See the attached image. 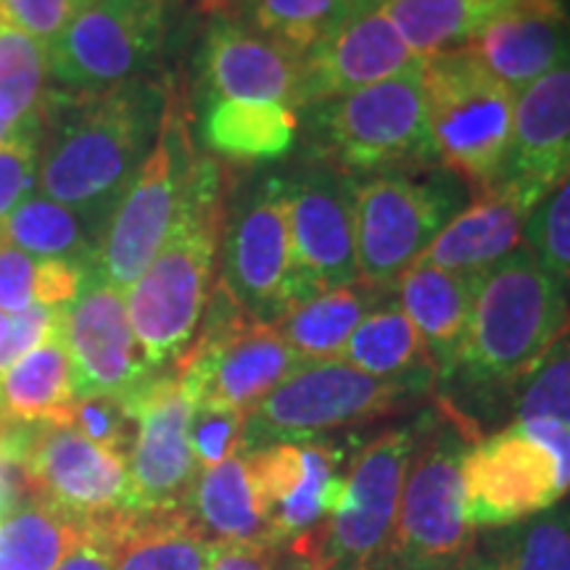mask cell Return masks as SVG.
Wrapping results in <instances>:
<instances>
[{"label":"cell","instance_id":"74e56055","mask_svg":"<svg viewBox=\"0 0 570 570\" xmlns=\"http://www.w3.org/2000/svg\"><path fill=\"white\" fill-rule=\"evenodd\" d=\"M48 48L0 19V125L9 130L40 119Z\"/></svg>","mask_w":570,"mask_h":570},{"label":"cell","instance_id":"9a60e30c","mask_svg":"<svg viewBox=\"0 0 570 570\" xmlns=\"http://www.w3.org/2000/svg\"><path fill=\"white\" fill-rule=\"evenodd\" d=\"M291 275L285 177L273 175L225 219L219 285L244 315L273 325L294 309Z\"/></svg>","mask_w":570,"mask_h":570},{"label":"cell","instance_id":"6da1fadb","mask_svg":"<svg viewBox=\"0 0 570 570\" xmlns=\"http://www.w3.org/2000/svg\"><path fill=\"white\" fill-rule=\"evenodd\" d=\"M51 98L40 111L51 132L40 148L38 185L51 202L109 219L140 164L151 151L164 92L146 77L104 92Z\"/></svg>","mask_w":570,"mask_h":570},{"label":"cell","instance_id":"6f0895ef","mask_svg":"<svg viewBox=\"0 0 570 570\" xmlns=\"http://www.w3.org/2000/svg\"><path fill=\"white\" fill-rule=\"evenodd\" d=\"M0 19H3V17H0Z\"/></svg>","mask_w":570,"mask_h":570},{"label":"cell","instance_id":"9c48e42d","mask_svg":"<svg viewBox=\"0 0 570 570\" xmlns=\"http://www.w3.org/2000/svg\"><path fill=\"white\" fill-rule=\"evenodd\" d=\"M202 323L194 344L175 362L190 404H217L246 415L306 362L275 325L244 315L223 285L214 291Z\"/></svg>","mask_w":570,"mask_h":570},{"label":"cell","instance_id":"f546056e","mask_svg":"<svg viewBox=\"0 0 570 570\" xmlns=\"http://www.w3.org/2000/svg\"><path fill=\"white\" fill-rule=\"evenodd\" d=\"M348 365L386 381L436 383L428 348L399 298L391 294L356 325L341 354Z\"/></svg>","mask_w":570,"mask_h":570},{"label":"cell","instance_id":"5b68a950","mask_svg":"<svg viewBox=\"0 0 570 570\" xmlns=\"http://www.w3.org/2000/svg\"><path fill=\"white\" fill-rule=\"evenodd\" d=\"M306 111L312 154L354 180L439 161L425 111L423 67Z\"/></svg>","mask_w":570,"mask_h":570},{"label":"cell","instance_id":"f1b7e54d","mask_svg":"<svg viewBox=\"0 0 570 570\" xmlns=\"http://www.w3.org/2000/svg\"><path fill=\"white\" fill-rule=\"evenodd\" d=\"M389 296L365 283L344 285L296 304L273 325L302 360H341L356 325Z\"/></svg>","mask_w":570,"mask_h":570},{"label":"cell","instance_id":"d4e9b609","mask_svg":"<svg viewBox=\"0 0 570 570\" xmlns=\"http://www.w3.org/2000/svg\"><path fill=\"white\" fill-rule=\"evenodd\" d=\"M529 214V206L508 190L494 188L489 194H479V202L441 227L417 262L449 273L487 275L523 244Z\"/></svg>","mask_w":570,"mask_h":570},{"label":"cell","instance_id":"ba28073f","mask_svg":"<svg viewBox=\"0 0 570 570\" xmlns=\"http://www.w3.org/2000/svg\"><path fill=\"white\" fill-rule=\"evenodd\" d=\"M423 96L439 161L479 194L494 190L510 151L515 92L460 48L423 61Z\"/></svg>","mask_w":570,"mask_h":570},{"label":"cell","instance_id":"9f6ffc18","mask_svg":"<svg viewBox=\"0 0 570 570\" xmlns=\"http://www.w3.org/2000/svg\"><path fill=\"white\" fill-rule=\"evenodd\" d=\"M0 425H3V420H0Z\"/></svg>","mask_w":570,"mask_h":570},{"label":"cell","instance_id":"30bf717a","mask_svg":"<svg viewBox=\"0 0 570 570\" xmlns=\"http://www.w3.org/2000/svg\"><path fill=\"white\" fill-rule=\"evenodd\" d=\"M423 417L389 428L365 444L346 470L344 502L323 529L291 541L323 570H377L394 537L399 499L415 454Z\"/></svg>","mask_w":570,"mask_h":570},{"label":"cell","instance_id":"4dcf8cb0","mask_svg":"<svg viewBox=\"0 0 570 570\" xmlns=\"http://www.w3.org/2000/svg\"><path fill=\"white\" fill-rule=\"evenodd\" d=\"M104 219L75 212L46 196L24 198L0 225V244L13 246L40 259H63L75 265H96Z\"/></svg>","mask_w":570,"mask_h":570},{"label":"cell","instance_id":"e575fe53","mask_svg":"<svg viewBox=\"0 0 570 570\" xmlns=\"http://www.w3.org/2000/svg\"><path fill=\"white\" fill-rule=\"evenodd\" d=\"M82 525L42 499H27L0 518V570H56Z\"/></svg>","mask_w":570,"mask_h":570},{"label":"cell","instance_id":"7bdbcfd3","mask_svg":"<svg viewBox=\"0 0 570 570\" xmlns=\"http://www.w3.org/2000/svg\"><path fill=\"white\" fill-rule=\"evenodd\" d=\"M244 420V412L217 407V404H194L188 439L198 468H214L233 458L235 452H240Z\"/></svg>","mask_w":570,"mask_h":570},{"label":"cell","instance_id":"db71d44e","mask_svg":"<svg viewBox=\"0 0 570 570\" xmlns=\"http://www.w3.org/2000/svg\"><path fill=\"white\" fill-rule=\"evenodd\" d=\"M552 3H558V6H562V9L570 11V0H552Z\"/></svg>","mask_w":570,"mask_h":570},{"label":"cell","instance_id":"e0dca14e","mask_svg":"<svg viewBox=\"0 0 570 570\" xmlns=\"http://www.w3.org/2000/svg\"><path fill=\"white\" fill-rule=\"evenodd\" d=\"M125 404L135 423L127 452L135 515L185 510L202 473L188 439L194 404L175 373H154L125 396Z\"/></svg>","mask_w":570,"mask_h":570},{"label":"cell","instance_id":"7c38bea8","mask_svg":"<svg viewBox=\"0 0 570 570\" xmlns=\"http://www.w3.org/2000/svg\"><path fill=\"white\" fill-rule=\"evenodd\" d=\"M164 42V0H90L48 46V75L67 90L104 92L146 77Z\"/></svg>","mask_w":570,"mask_h":570},{"label":"cell","instance_id":"7dc6e473","mask_svg":"<svg viewBox=\"0 0 570 570\" xmlns=\"http://www.w3.org/2000/svg\"><path fill=\"white\" fill-rule=\"evenodd\" d=\"M283 547L273 541H240V544H225L214 558L209 570H273Z\"/></svg>","mask_w":570,"mask_h":570},{"label":"cell","instance_id":"f6af8a7d","mask_svg":"<svg viewBox=\"0 0 570 570\" xmlns=\"http://www.w3.org/2000/svg\"><path fill=\"white\" fill-rule=\"evenodd\" d=\"M61 327V306H46L35 304L27 306L24 312L11 315L9 331L0 338V375L9 370L13 362L21 360L27 352H32L35 346H40L42 341L51 338L53 333H59Z\"/></svg>","mask_w":570,"mask_h":570},{"label":"cell","instance_id":"816d5d0a","mask_svg":"<svg viewBox=\"0 0 570 570\" xmlns=\"http://www.w3.org/2000/svg\"><path fill=\"white\" fill-rule=\"evenodd\" d=\"M9 323H11V315H6V312H0V338H3L6 331H9Z\"/></svg>","mask_w":570,"mask_h":570},{"label":"cell","instance_id":"60d3db41","mask_svg":"<svg viewBox=\"0 0 570 570\" xmlns=\"http://www.w3.org/2000/svg\"><path fill=\"white\" fill-rule=\"evenodd\" d=\"M40 119L17 127L0 142V225L30 196L38 177Z\"/></svg>","mask_w":570,"mask_h":570},{"label":"cell","instance_id":"681fc988","mask_svg":"<svg viewBox=\"0 0 570 570\" xmlns=\"http://www.w3.org/2000/svg\"><path fill=\"white\" fill-rule=\"evenodd\" d=\"M273 570H323V568H320V562L312 558V554L283 547L281 558H277Z\"/></svg>","mask_w":570,"mask_h":570},{"label":"cell","instance_id":"d6a6232c","mask_svg":"<svg viewBox=\"0 0 570 570\" xmlns=\"http://www.w3.org/2000/svg\"><path fill=\"white\" fill-rule=\"evenodd\" d=\"M499 0H381L377 9L420 61L460 51L499 9Z\"/></svg>","mask_w":570,"mask_h":570},{"label":"cell","instance_id":"5bb4252c","mask_svg":"<svg viewBox=\"0 0 570 570\" xmlns=\"http://www.w3.org/2000/svg\"><path fill=\"white\" fill-rule=\"evenodd\" d=\"M285 177L294 306L360 283L354 246L352 177L312 161Z\"/></svg>","mask_w":570,"mask_h":570},{"label":"cell","instance_id":"d590c367","mask_svg":"<svg viewBox=\"0 0 570 570\" xmlns=\"http://www.w3.org/2000/svg\"><path fill=\"white\" fill-rule=\"evenodd\" d=\"M481 570H570V499L499 529L487 541Z\"/></svg>","mask_w":570,"mask_h":570},{"label":"cell","instance_id":"d6986e66","mask_svg":"<svg viewBox=\"0 0 570 570\" xmlns=\"http://www.w3.org/2000/svg\"><path fill=\"white\" fill-rule=\"evenodd\" d=\"M59 333L71 360L77 396L125 399L154 375L132 333L125 291L106 281L96 265L88 267L77 296L61 306Z\"/></svg>","mask_w":570,"mask_h":570},{"label":"cell","instance_id":"52a82bcc","mask_svg":"<svg viewBox=\"0 0 570 570\" xmlns=\"http://www.w3.org/2000/svg\"><path fill=\"white\" fill-rule=\"evenodd\" d=\"M196 161L188 111L180 96L167 92L151 151L111 209L98 244L96 269L119 291L130 288L167 244Z\"/></svg>","mask_w":570,"mask_h":570},{"label":"cell","instance_id":"484cf974","mask_svg":"<svg viewBox=\"0 0 570 570\" xmlns=\"http://www.w3.org/2000/svg\"><path fill=\"white\" fill-rule=\"evenodd\" d=\"M185 512L190 523L219 547L259 539L269 541L265 512L256 499L246 458L240 452L198 473L185 502Z\"/></svg>","mask_w":570,"mask_h":570},{"label":"cell","instance_id":"8d00e7d4","mask_svg":"<svg viewBox=\"0 0 570 570\" xmlns=\"http://www.w3.org/2000/svg\"><path fill=\"white\" fill-rule=\"evenodd\" d=\"M88 267L63 259H40L0 244V312L17 315L27 306H63L80 291Z\"/></svg>","mask_w":570,"mask_h":570},{"label":"cell","instance_id":"2e32d148","mask_svg":"<svg viewBox=\"0 0 570 570\" xmlns=\"http://www.w3.org/2000/svg\"><path fill=\"white\" fill-rule=\"evenodd\" d=\"M566 499L550 449L518 423L479 436L462 460V502L473 531H499Z\"/></svg>","mask_w":570,"mask_h":570},{"label":"cell","instance_id":"603a6c76","mask_svg":"<svg viewBox=\"0 0 570 570\" xmlns=\"http://www.w3.org/2000/svg\"><path fill=\"white\" fill-rule=\"evenodd\" d=\"M468 48L499 82L520 92L570 56V11L552 0H510Z\"/></svg>","mask_w":570,"mask_h":570},{"label":"cell","instance_id":"680465c9","mask_svg":"<svg viewBox=\"0 0 570 570\" xmlns=\"http://www.w3.org/2000/svg\"><path fill=\"white\" fill-rule=\"evenodd\" d=\"M88 3H90V0H88Z\"/></svg>","mask_w":570,"mask_h":570},{"label":"cell","instance_id":"8992f818","mask_svg":"<svg viewBox=\"0 0 570 570\" xmlns=\"http://www.w3.org/2000/svg\"><path fill=\"white\" fill-rule=\"evenodd\" d=\"M431 389L433 383L425 381H386L362 373L346 360L304 362L246 412L240 454L367 423L407 407Z\"/></svg>","mask_w":570,"mask_h":570},{"label":"cell","instance_id":"ab89813d","mask_svg":"<svg viewBox=\"0 0 570 570\" xmlns=\"http://www.w3.org/2000/svg\"><path fill=\"white\" fill-rule=\"evenodd\" d=\"M523 246L560 283L570 302V177L541 198L529 214Z\"/></svg>","mask_w":570,"mask_h":570},{"label":"cell","instance_id":"f35d334b","mask_svg":"<svg viewBox=\"0 0 570 570\" xmlns=\"http://www.w3.org/2000/svg\"><path fill=\"white\" fill-rule=\"evenodd\" d=\"M512 423L554 420L570 428V320L508 399Z\"/></svg>","mask_w":570,"mask_h":570},{"label":"cell","instance_id":"f907efd6","mask_svg":"<svg viewBox=\"0 0 570 570\" xmlns=\"http://www.w3.org/2000/svg\"><path fill=\"white\" fill-rule=\"evenodd\" d=\"M198 3H202L204 9H209L212 13L227 9V0H198Z\"/></svg>","mask_w":570,"mask_h":570},{"label":"cell","instance_id":"ee69618b","mask_svg":"<svg viewBox=\"0 0 570 570\" xmlns=\"http://www.w3.org/2000/svg\"><path fill=\"white\" fill-rule=\"evenodd\" d=\"M85 6L88 0H0V17L48 48Z\"/></svg>","mask_w":570,"mask_h":570},{"label":"cell","instance_id":"836d02e7","mask_svg":"<svg viewBox=\"0 0 570 570\" xmlns=\"http://www.w3.org/2000/svg\"><path fill=\"white\" fill-rule=\"evenodd\" d=\"M375 3L381 0H227L225 11L262 38L304 59L346 19Z\"/></svg>","mask_w":570,"mask_h":570},{"label":"cell","instance_id":"11a10c76","mask_svg":"<svg viewBox=\"0 0 570 570\" xmlns=\"http://www.w3.org/2000/svg\"><path fill=\"white\" fill-rule=\"evenodd\" d=\"M499 3H502V6H504V3H510V0H499Z\"/></svg>","mask_w":570,"mask_h":570},{"label":"cell","instance_id":"277c9868","mask_svg":"<svg viewBox=\"0 0 570 570\" xmlns=\"http://www.w3.org/2000/svg\"><path fill=\"white\" fill-rule=\"evenodd\" d=\"M475 439V425L449 404L423 417L399 499L394 537L377 570H462L468 566L473 529L462 502V460Z\"/></svg>","mask_w":570,"mask_h":570},{"label":"cell","instance_id":"f5cc1de1","mask_svg":"<svg viewBox=\"0 0 570 570\" xmlns=\"http://www.w3.org/2000/svg\"><path fill=\"white\" fill-rule=\"evenodd\" d=\"M9 132H11L9 127H6V125H0V142H3L6 138H9Z\"/></svg>","mask_w":570,"mask_h":570},{"label":"cell","instance_id":"4fadbf2b","mask_svg":"<svg viewBox=\"0 0 570 570\" xmlns=\"http://www.w3.org/2000/svg\"><path fill=\"white\" fill-rule=\"evenodd\" d=\"M352 194L360 283L394 294L399 277L449 223L452 198L441 185L412 180L407 173L352 177Z\"/></svg>","mask_w":570,"mask_h":570},{"label":"cell","instance_id":"1f68e13d","mask_svg":"<svg viewBox=\"0 0 570 570\" xmlns=\"http://www.w3.org/2000/svg\"><path fill=\"white\" fill-rule=\"evenodd\" d=\"M298 117L269 101H214L204 119L206 146L230 161H275L294 148Z\"/></svg>","mask_w":570,"mask_h":570},{"label":"cell","instance_id":"8fae6325","mask_svg":"<svg viewBox=\"0 0 570 570\" xmlns=\"http://www.w3.org/2000/svg\"><path fill=\"white\" fill-rule=\"evenodd\" d=\"M32 497L80 525L135 515L127 458L98 446L71 423H9Z\"/></svg>","mask_w":570,"mask_h":570},{"label":"cell","instance_id":"ac0fdd59","mask_svg":"<svg viewBox=\"0 0 570 570\" xmlns=\"http://www.w3.org/2000/svg\"><path fill=\"white\" fill-rule=\"evenodd\" d=\"M244 458L277 547L320 531L344 502V452L331 441H283Z\"/></svg>","mask_w":570,"mask_h":570},{"label":"cell","instance_id":"bcb514c9","mask_svg":"<svg viewBox=\"0 0 570 570\" xmlns=\"http://www.w3.org/2000/svg\"><path fill=\"white\" fill-rule=\"evenodd\" d=\"M119 520L82 525L80 539H77L75 547L63 554V560L56 566V570H117V539H114V525H117Z\"/></svg>","mask_w":570,"mask_h":570},{"label":"cell","instance_id":"3957f363","mask_svg":"<svg viewBox=\"0 0 570 570\" xmlns=\"http://www.w3.org/2000/svg\"><path fill=\"white\" fill-rule=\"evenodd\" d=\"M225 219L223 169L214 159L198 156L167 244L125 291L132 333L154 373L180 360L202 327Z\"/></svg>","mask_w":570,"mask_h":570},{"label":"cell","instance_id":"cb8c5ba5","mask_svg":"<svg viewBox=\"0 0 570 570\" xmlns=\"http://www.w3.org/2000/svg\"><path fill=\"white\" fill-rule=\"evenodd\" d=\"M481 281L483 275L449 273L415 262L394 285V296L423 338L441 386L458 367Z\"/></svg>","mask_w":570,"mask_h":570},{"label":"cell","instance_id":"b9f144b4","mask_svg":"<svg viewBox=\"0 0 570 570\" xmlns=\"http://www.w3.org/2000/svg\"><path fill=\"white\" fill-rule=\"evenodd\" d=\"M69 423L75 425L82 436L96 441L98 446L111 449V452L125 454V458L127 452H130L135 423L130 412H127L125 399L106 394L77 396L69 410Z\"/></svg>","mask_w":570,"mask_h":570},{"label":"cell","instance_id":"7402d4cb","mask_svg":"<svg viewBox=\"0 0 570 570\" xmlns=\"http://www.w3.org/2000/svg\"><path fill=\"white\" fill-rule=\"evenodd\" d=\"M202 71L214 101H269L296 111L302 59L230 11H217L206 30Z\"/></svg>","mask_w":570,"mask_h":570},{"label":"cell","instance_id":"44dd1931","mask_svg":"<svg viewBox=\"0 0 570 570\" xmlns=\"http://www.w3.org/2000/svg\"><path fill=\"white\" fill-rule=\"evenodd\" d=\"M420 67L423 61L404 46L377 3L367 6L304 56L296 109L344 98Z\"/></svg>","mask_w":570,"mask_h":570},{"label":"cell","instance_id":"c3c4849f","mask_svg":"<svg viewBox=\"0 0 570 570\" xmlns=\"http://www.w3.org/2000/svg\"><path fill=\"white\" fill-rule=\"evenodd\" d=\"M529 433L531 439H537L539 444L550 449V454L558 462L560 473V489L562 494H570V428L562 423H554V420H525V423H518Z\"/></svg>","mask_w":570,"mask_h":570},{"label":"cell","instance_id":"ffe728a7","mask_svg":"<svg viewBox=\"0 0 570 570\" xmlns=\"http://www.w3.org/2000/svg\"><path fill=\"white\" fill-rule=\"evenodd\" d=\"M570 177V56L515 92L510 151L497 188L533 212Z\"/></svg>","mask_w":570,"mask_h":570},{"label":"cell","instance_id":"7a4b0ae2","mask_svg":"<svg viewBox=\"0 0 570 570\" xmlns=\"http://www.w3.org/2000/svg\"><path fill=\"white\" fill-rule=\"evenodd\" d=\"M570 320L560 283L520 244L483 275L458 367L444 389L470 402L508 407L512 389L554 344Z\"/></svg>","mask_w":570,"mask_h":570},{"label":"cell","instance_id":"4316f807","mask_svg":"<svg viewBox=\"0 0 570 570\" xmlns=\"http://www.w3.org/2000/svg\"><path fill=\"white\" fill-rule=\"evenodd\" d=\"M75 399V375L61 333H53L0 375L3 423H69Z\"/></svg>","mask_w":570,"mask_h":570},{"label":"cell","instance_id":"83f0119b","mask_svg":"<svg viewBox=\"0 0 570 570\" xmlns=\"http://www.w3.org/2000/svg\"><path fill=\"white\" fill-rule=\"evenodd\" d=\"M114 539L117 570H209L223 550L185 510L127 515L114 525Z\"/></svg>","mask_w":570,"mask_h":570}]
</instances>
